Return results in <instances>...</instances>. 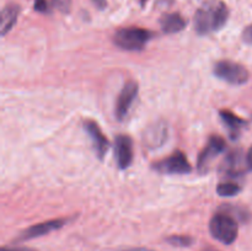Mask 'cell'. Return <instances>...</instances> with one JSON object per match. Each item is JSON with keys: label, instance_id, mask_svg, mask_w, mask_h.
I'll list each match as a JSON object with an SVG mask.
<instances>
[{"label": "cell", "instance_id": "cell-1", "mask_svg": "<svg viewBox=\"0 0 252 251\" xmlns=\"http://www.w3.org/2000/svg\"><path fill=\"white\" fill-rule=\"evenodd\" d=\"M229 19V7L221 0H207L198 7L193 17L194 31L201 36L223 29Z\"/></svg>", "mask_w": 252, "mask_h": 251}, {"label": "cell", "instance_id": "cell-2", "mask_svg": "<svg viewBox=\"0 0 252 251\" xmlns=\"http://www.w3.org/2000/svg\"><path fill=\"white\" fill-rule=\"evenodd\" d=\"M153 36V32L142 27H123L115 32L113 43L123 51H142Z\"/></svg>", "mask_w": 252, "mask_h": 251}, {"label": "cell", "instance_id": "cell-3", "mask_svg": "<svg viewBox=\"0 0 252 251\" xmlns=\"http://www.w3.org/2000/svg\"><path fill=\"white\" fill-rule=\"evenodd\" d=\"M209 231L216 240L230 245L238 238V221L228 213H217L209 221Z\"/></svg>", "mask_w": 252, "mask_h": 251}, {"label": "cell", "instance_id": "cell-4", "mask_svg": "<svg viewBox=\"0 0 252 251\" xmlns=\"http://www.w3.org/2000/svg\"><path fill=\"white\" fill-rule=\"evenodd\" d=\"M214 75L231 85H243L249 81L250 73L241 64L231 61H220L213 68Z\"/></svg>", "mask_w": 252, "mask_h": 251}, {"label": "cell", "instance_id": "cell-5", "mask_svg": "<svg viewBox=\"0 0 252 251\" xmlns=\"http://www.w3.org/2000/svg\"><path fill=\"white\" fill-rule=\"evenodd\" d=\"M153 169L164 175H186L192 171L191 164L181 150H176L170 157L154 162Z\"/></svg>", "mask_w": 252, "mask_h": 251}, {"label": "cell", "instance_id": "cell-6", "mask_svg": "<svg viewBox=\"0 0 252 251\" xmlns=\"http://www.w3.org/2000/svg\"><path fill=\"white\" fill-rule=\"evenodd\" d=\"M225 148L226 143L220 135H212L204 149L199 154L198 160H197V170H198L199 174L209 171L212 162L217 159L218 155H220L225 150Z\"/></svg>", "mask_w": 252, "mask_h": 251}, {"label": "cell", "instance_id": "cell-7", "mask_svg": "<svg viewBox=\"0 0 252 251\" xmlns=\"http://www.w3.org/2000/svg\"><path fill=\"white\" fill-rule=\"evenodd\" d=\"M220 170L226 177L231 179L243 176L246 170H249L248 157L241 149H233L224 159Z\"/></svg>", "mask_w": 252, "mask_h": 251}, {"label": "cell", "instance_id": "cell-8", "mask_svg": "<svg viewBox=\"0 0 252 251\" xmlns=\"http://www.w3.org/2000/svg\"><path fill=\"white\" fill-rule=\"evenodd\" d=\"M138 91H139V86L135 81L129 80L125 84L116 101L115 116L118 121H123L127 117L133 102L137 98Z\"/></svg>", "mask_w": 252, "mask_h": 251}, {"label": "cell", "instance_id": "cell-9", "mask_svg": "<svg viewBox=\"0 0 252 251\" xmlns=\"http://www.w3.org/2000/svg\"><path fill=\"white\" fill-rule=\"evenodd\" d=\"M69 221L68 218H59V219H52V220L43 221V223L36 224V225H32L30 228H27L26 230H24L22 233H20V235L17 236L16 241H27L32 240V239L41 238V236L47 235V234L52 233V231H56L58 229H61L62 226L65 225Z\"/></svg>", "mask_w": 252, "mask_h": 251}, {"label": "cell", "instance_id": "cell-10", "mask_svg": "<svg viewBox=\"0 0 252 251\" xmlns=\"http://www.w3.org/2000/svg\"><path fill=\"white\" fill-rule=\"evenodd\" d=\"M115 157L118 169L126 170L132 165L133 161V140L129 135L120 134L115 139Z\"/></svg>", "mask_w": 252, "mask_h": 251}, {"label": "cell", "instance_id": "cell-11", "mask_svg": "<svg viewBox=\"0 0 252 251\" xmlns=\"http://www.w3.org/2000/svg\"><path fill=\"white\" fill-rule=\"evenodd\" d=\"M83 127L85 129L86 134L90 137L93 148L97 157L98 159H103L108 148H110V142H108V139L105 137L102 130H101L100 126L93 120H85L83 123Z\"/></svg>", "mask_w": 252, "mask_h": 251}, {"label": "cell", "instance_id": "cell-12", "mask_svg": "<svg viewBox=\"0 0 252 251\" xmlns=\"http://www.w3.org/2000/svg\"><path fill=\"white\" fill-rule=\"evenodd\" d=\"M167 134H169V132H167L166 123L159 121V122H155L154 125H150L143 135L145 147L150 148V149L161 147L166 142Z\"/></svg>", "mask_w": 252, "mask_h": 251}, {"label": "cell", "instance_id": "cell-13", "mask_svg": "<svg viewBox=\"0 0 252 251\" xmlns=\"http://www.w3.org/2000/svg\"><path fill=\"white\" fill-rule=\"evenodd\" d=\"M187 22L185 17L179 12H166L160 17V27L162 32L167 34H174L185 30Z\"/></svg>", "mask_w": 252, "mask_h": 251}, {"label": "cell", "instance_id": "cell-14", "mask_svg": "<svg viewBox=\"0 0 252 251\" xmlns=\"http://www.w3.org/2000/svg\"><path fill=\"white\" fill-rule=\"evenodd\" d=\"M219 116H220L221 121L224 122L225 127L229 129L231 138L233 139L238 138L240 135V130L246 126V121L240 118L238 115H235V113H233L229 110H221L219 112Z\"/></svg>", "mask_w": 252, "mask_h": 251}, {"label": "cell", "instance_id": "cell-15", "mask_svg": "<svg viewBox=\"0 0 252 251\" xmlns=\"http://www.w3.org/2000/svg\"><path fill=\"white\" fill-rule=\"evenodd\" d=\"M20 14V6L17 4H7L1 11V36L4 37L16 24Z\"/></svg>", "mask_w": 252, "mask_h": 251}, {"label": "cell", "instance_id": "cell-16", "mask_svg": "<svg viewBox=\"0 0 252 251\" xmlns=\"http://www.w3.org/2000/svg\"><path fill=\"white\" fill-rule=\"evenodd\" d=\"M241 191V186L236 182H221L217 187V193L221 197H233L236 196Z\"/></svg>", "mask_w": 252, "mask_h": 251}, {"label": "cell", "instance_id": "cell-17", "mask_svg": "<svg viewBox=\"0 0 252 251\" xmlns=\"http://www.w3.org/2000/svg\"><path fill=\"white\" fill-rule=\"evenodd\" d=\"M166 241L174 246H179V248H187V246H189L192 244V238H189V236H186V235H174L167 238Z\"/></svg>", "mask_w": 252, "mask_h": 251}, {"label": "cell", "instance_id": "cell-18", "mask_svg": "<svg viewBox=\"0 0 252 251\" xmlns=\"http://www.w3.org/2000/svg\"><path fill=\"white\" fill-rule=\"evenodd\" d=\"M53 6L62 14H69L71 9V0H51Z\"/></svg>", "mask_w": 252, "mask_h": 251}, {"label": "cell", "instance_id": "cell-19", "mask_svg": "<svg viewBox=\"0 0 252 251\" xmlns=\"http://www.w3.org/2000/svg\"><path fill=\"white\" fill-rule=\"evenodd\" d=\"M33 7L37 12H41V14H48L51 11L47 0H34Z\"/></svg>", "mask_w": 252, "mask_h": 251}, {"label": "cell", "instance_id": "cell-20", "mask_svg": "<svg viewBox=\"0 0 252 251\" xmlns=\"http://www.w3.org/2000/svg\"><path fill=\"white\" fill-rule=\"evenodd\" d=\"M241 37H243V41L245 42L246 44H250V46H252V24L244 29Z\"/></svg>", "mask_w": 252, "mask_h": 251}, {"label": "cell", "instance_id": "cell-21", "mask_svg": "<svg viewBox=\"0 0 252 251\" xmlns=\"http://www.w3.org/2000/svg\"><path fill=\"white\" fill-rule=\"evenodd\" d=\"M90 1L100 10H103L107 6V0H90Z\"/></svg>", "mask_w": 252, "mask_h": 251}, {"label": "cell", "instance_id": "cell-22", "mask_svg": "<svg viewBox=\"0 0 252 251\" xmlns=\"http://www.w3.org/2000/svg\"><path fill=\"white\" fill-rule=\"evenodd\" d=\"M1 251H34L26 248H2Z\"/></svg>", "mask_w": 252, "mask_h": 251}, {"label": "cell", "instance_id": "cell-23", "mask_svg": "<svg viewBox=\"0 0 252 251\" xmlns=\"http://www.w3.org/2000/svg\"><path fill=\"white\" fill-rule=\"evenodd\" d=\"M248 164H249V170H252V147L250 148V150H249L248 153Z\"/></svg>", "mask_w": 252, "mask_h": 251}, {"label": "cell", "instance_id": "cell-24", "mask_svg": "<svg viewBox=\"0 0 252 251\" xmlns=\"http://www.w3.org/2000/svg\"><path fill=\"white\" fill-rule=\"evenodd\" d=\"M123 251H154L152 249H147V248H130V249H126Z\"/></svg>", "mask_w": 252, "mask_h": 251}, {"label": "cell", "instance_id": "cell-25", "mask_svg": "<svg viewBox=\"0 0 252 251\" xmlns=\"http://www.w3.org/2000/svg\"><path fill=\"white\" fill-rule=\"evenodd\" d=\"M203 251H218V250H216L214 248H206Z\"/></svg>", "mask_w": 252, "mask_h": 251}]
</instances>
